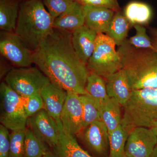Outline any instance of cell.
I'll return each mask as SVG.
<instances>
[{"instance_id": "cb8c5ba5", "label": "cell", "mask_w": 157, "mask_h": 157, "mask_svg": "<svg viewBox=\"0 0 157 157\" xmlns=\"http://www.w3.org/2000/svg\"><path fill=\"white\" fill-rule=\"evenodd\" d=\"M79 97L83 107V130L94 122L101 120L100 104L88 94L79 95Z\"/></svg>"}, {"instance_id": "83f0119b", "label": "cell", "mask_w": 157, "mask_h": 157, "mask_svg": "<svg viewBox=\"0 0 157 157\" xmlns=\"http://www.w3.org/2000/svg\"><path fill=\"white\" fill-rule=\"evenodd\" d=\"M133 27L136 30V34L134 36L126 39L128 43L136 48L155 51L151 39L147 35L145 27L136 25Z\"/></svg>"}, {"instance_id": "ba28073f", "label": "cell", "mask_w": 157, "mask_h": 157, "mask_svg": "<svg viewBox=\"0 0 157 157\" xmlns=\"http://www.w3.org/2000/svg\"><path fill=\"white\" fill-rule=\"evenodd\" d=\"M0 52L17 68L28 67L34 64V52L25 45L14 32L1 31Z\"/></svg>"}, {"instance_id": "5b68a950", "label": "cell", "mask_w": 157, "mask_h": 157, "mask_svg": "<svg viewBox=\"0 0 157 157\" xmlns=\"http://www.w3.org/2000/svg\"><path fill=\"white\" fill-rule=\"evenodd\" d=\"M116 44L106 34H98L92 55L87 62L90 73H94L104 79L122 69L121 62Z\"/></svg>"}, {"instance_id": "836d02e7", "label": "cell", "mask_w": 157, "mask_h": 157, "mask_svg": "<svg viewBox=\"0 0 157 157\" xmlns=\"http://www.w3.org/2000/svg\"><path fill=\"white\" fill-rule=\"evenodd\" d=\"M149 157H157V145L155 147L151 155Z\"/></svg>"}, {"instance_id": "8d00e7d4", "label": "cell", "mask_w": 157, "mask_h": 157, "mask_svg": "<svg viewBox=\"0 0 157 157\" xmlns=\"http://www.w3.org/2000/svg\"><path fill=\"white\" fill-rule=\"evenodd\" d=\"M28 1V0H23V1Z\"/></svg>"}, {"instance_id": "7402d4cb", "label": "cell", "mask_w": 157, "mask_h": 157, "mask_svg": "<svg viewBox=\"0 0 157 157\" xmlns=\"http://www.w3.org/2000/svg\"><path fill=\"white\" fill-rule=\"evenodd\" d=\"M132 27L121 11L115 12L105 34L113 40L116 45L120 46L126 40L129 31Z\"/></svg>"}, {"instance_id": "e575fe53", "label": "cell", "mask_w": 157, "mask_h": 157, "mask_svg": "<svg viewBox=\"0 0 157 157\" xmlns=\"http://www.w3.org/2000/svg\"><path fill=\"white\" fill-rule=\"evenodd\" d=\"M151 128L154 131L155 133L156 134L157 136V121L152 126Z\"/></svg>"}, {"instance_id": "4316f807", "label": "cell", "mask_w": 157, "mask_h": 157, "mask_svg": "<svg viewBox=\"0 0 157 157\" xmlns=\"http://www.w3.org/2000/svg\"><path fill=\"white\" fill-rule=\"evenodd\" d=\"M26 130H14L10 134L9 157H23Z\"/></svg>"}, {"instance_id": "9c48e42d", "label": "cell", "mask_w": 157, "mask_h": 157, "mask_svg": "<svg viewBox=\"0 0 157 157\" xmlns=\"http://www.w3.org/2000/svg\"><path fill=\"white\" fill-rule=\"evenodd\" d=\"M157 145V136L152 128L139 127L129 132L125 154L132 157H149Z\"/></svg>"}, {"instance_id": "e0dca14e", "label": "cell", "mask_w": 157, "mask_h": 157, "mask_svg": "<svg viewBox=\"0 0 157 157\" xmlns=\"http://www.w3.org/2000/svg\"><path fill=\"white\" fill-rule=\"evenodd\" d=\"M83 7L85 14V25L98 34L106 33L115 12L105 8Z\"/></svg>"}, {"instance_id": "30bf717a", "label": "cell", "mask_w": 157, "mask_h": 157, "mask_svg": "<svg viewBox=\"0 0 157 157\" xmlns=\"http://www.w3.org/2000/svg\"><path fill=\"white\" fill-rule=\"evenodd\" d=\"M27 125L48 147H52L58 142L59 131L57 124L44 109L29 117Z\"/></svg>"}, {"instance_id": "9a60e30c", "label": "cell", "mask_w": 157, "mask_h": 157, "mask_svg": "<svg viewBox=\"0 0 157 157\" xmlns=\"http://www.w3.org/2000/svg\"><path fill=\"white\" fill-rule=\"evenodd\" d=\"M98 34L85 25L72 33L74 50L78 58L86 65L94 49Z\"/></svg>"}, {"instance_id": "f1b7e54d", "label": "cell", "mask_w": 157, "mask_h": 157, "mask_svg": "<svg viewBox=\"0 0 157 157\" xmlns=\"http://www.w3.org/2000/svg\"><path fill=\"white\" fill-rule=\"evenodd\" d=\"M75 0H43L48 13L54 20L56 19L71 7Z\"/></svg>"}, {"instance_id": "44dd1931", "label": "cell", "mask_w": 157, "mask_h": 157, "mask_svg": "<svg viewBox=\"0 0 157 157\" xmlns=\"http://www.w3.org/2000/svg\"><path fill=\"white\" fill-rule=\"evenodd\" d=\"M123 14L133 27L136 25L144 26L148 24L152 13L150 7L146 3L132 2L126 6Z\"/></svg>"}, {"instance_id": "ffe728a7", "label": "cell", "mask_w": 157, "mask_h": 157, "mask_svg": "<svg viewBox=\"0 0 157 157\" xmlns=\"http://www.w3.org/2000/svg\"><path fill=\"white\" fill-rule=\"evenodd\" d=\"M20 5L17 0H0V29L14 32L16 29Z\"/></svg>"}, {"instance_id": "d6a6232c", "label": "cell", "mask_w": 157, "mask_h": 157, "mask_svg": "<svg viewBox=\"0 0 157 157\" xmlns=\"http://www.w3.org/2000/svg\"><path fill=\"white\" fill-rule=\"evenodd\" d=\"M149 33L154 48L157 52V29L151 28L149 29Z\"/></svg>"}, {"instance_id": "7c38bea8", "label": "cell", "mask_w": 157, "mask_h": 157, "mask_svg": "<svg viewBox=\"0 0 157 157\" xmlns=\"http://www.w3.org/2000/svg\"><path fill=\"white\" fill-rule=\"evenodd\" d=\"M44 104V109L52 117L58 125L61 124L60 115L67 92L57 85L50 82L40 92Z\"/></svg>"}, {"instance_id": "d6986e66", "label": "cell", "mask_w": 157, "mask_h": 157, "mask_svg": "<svg viewBox=\"0 0 157 157\" xmlns=\"http://www.w3.org/2000/svg\"><path fill=\"white\" fill-rule=\"evenodd\" d=\"M121 106L116 100L109 98L100 104L101 120L107 127L109 135L121 125Z\"/></svg>"}, {"instance_id": "484cf974", "label": "cell", "mask_w": 157, "mask_h": 157, "mask_svg": "<svg viewBox=\"0 0 157 157\" xmlns=\"http://www.w3.org/2000/svg\"><path fill=\"white\" fill-rule=\"evenodd\" d=\"M48 148L36 137L30 128H26L23 157H43Z\"/></svg>"}, {"instance_id": "4dcf8cb0", "label": "cell", "mask_w": 157, "mask_h": 157, "mask_svg": "<svg viewBox=\"0 0 157 157\" xmlns=\"http://www.w3.org/2000/svg\"><path fill=\"white\" fill-rule=\"evenodd\" d=\"M83 6L110 9L115 12L121 11L117 0H75Z\"/></svg>"}, {"instance_id": "2e32d148", "label": "cell", "mask_w": 157, "mask_h": 157, "mask_svg": "<svg viewBox=\"0 0 157 157\" xmlns=\"http://www.w3.org/2000/svg\"><path fill=\"white\" fill-rule=\"evenodd\" d=\"M107 95L124 107L132 92L126 73L123 69L108 76L105 79Z\"/></svg>"}, {"instance_id": "8992f818", "label": "cell", "mask_w": 157, "mask_h": 157, "mask_svg": "<svg viewBox=\"0 0 157 157\" xmlns=\"http://www.w3.org/2000/svg\"><path fill=\"white\" fill-rule=\"evenodd\" d=\"M29 118L22 98L6 82L0 85V122L11 131L25 128Z\"/></svg>"}, {"instance_id": "f546056e", "label": "cell", "mask_w": 157, "mask_h": 157, "mask_svg": "<svg viewBox=\"0 0 157 157\" xmlns=\"http://www.w3.org/2000/svg\"><path fill=\"white\" fill-rule=\"evenodd\" d=\"M26 114L29 118L44 109L43 100L40 93L28 97H21Z\"/></svg>"}, {"instance_id": "7a4b0ae2", "label": "cell", "mask_w": 157, "mask_h": 157, "mask_svg": "<svg viewBox=\"0 0 157 157\" xmlns=\"http://www.w3.org/2000/svg\"><path fill=\"white\" fill-rule=\"evenodd\" d=\"M132 90L157 88V52L136 48L127 40L117 51Z\"/></svg>"}, {"instance_id": "ac0fdd59", "label": "cell", "mask_w": 157, "mask_h": 157, "mask_svg": "<svg viewBox=\"0 0 157 157\" xmlns=\"http://www.w3.org/2000/svg\"><path fill=\"white\" fill-rule=\"evenodd\" d=\"M85 11L83 6L75 1L73 6L54 20V28L73 33L85 25Z\"/></svg>"}, {"instance_id": "3957f363", "label": "cell", "mask_w": 157, "mask_h": 157, "mask_svg": "<svg viewBox=\"0 0 157 157\" xmlns=\"http://www.w3.org/2000/svg\"><path fill=\"white\" fill-rule=\"evenodd\" d=\"M53 22L42 0L23 1L14 33L34 52L53 30Z\"/></svg>"}, {"instance_id": "4fadbf2b", "label": "cell", "mask_w": 157, "mask_h": 157, "mask_svg": "<svg viewBox=\"0 0 157 157\" xmlns=\"http://www.w3.org/2000/svg\"><path fill=\"white\" fill-rule=\"evenodd\" d=\"M59 137L58 142L48 147L43 157H93L79 146L75 136L58 126Z\"/></svg>"}, {"instance_id": "d590c367", "label": "cell", "mask_w": 157, "mask_h": 157, "mask_svg": "<svg viewBox=\"0 0 157 157\" xmlns=\"http://www.w3.org/2000/svg\"><path fill=\"white\" fill-rule=\"evenodd\" d=\"M123 157H132V156H130L128 155H127L125 154V155H124Z\"/></svg>"}, {"instance_id": "6da1fadb", "label": "cell", "mask_w": 157, "mask_h": 157, "mask_svg": "<svg viewBox=\"0 0 157 157\" xmlns=\"http://www.w3.org/2000/svg\"><path fill=\"white\" fill-rule=\"evenodd\" d=\"M72 33L54 28L34 51V64L51 82L67 92L87 94L86 86L90 72L74 50Z\"/></svg>"}, {"instance_id": "5bb4252c", "label": "cell", "mask_w": 157, "mask_h": 157, "mask_svg": "<svg viewBox=\"0 0 157 157\" xmlns=\"http://www.w3.org/2000/svg\"><path fill=\"white\" fill-rule=\"evenodd\" d=\"M82 131L83 140L90 149L99 155L107 151L109 146V133L102 121L94 122Z\"/></svg>"}, {"instance_id": "8fae6325", "label": "cell", "mask_w": 157, "mask_h": 157, "mask_svg": "<svg viewBox=\"0 0 157 157\" xmlns=\"http://www.w3.org/2000/svg\"><path fill=\"white\" fill-rule=\"evenodd\" d=\"M83 107L79 95L67 92L60 115L63 130L75 136L83 130Z\"/></svg>"}, {"instance_id": "52a82bcc", "label": "cell", "mask_w": 157, "mask_h": 157, "mask_svg": "<svg viewBox=\"0 0 157 157\" xmlns=\"http://www.w3.org/2000/svg\"><path fill=\"white\" fill-rule=\"evenodd\" d=\"M5 82L21 97H28L40 93L51 82L39 68L35 67L15 68L10 70Z\"/></svg>"}, {"instance_id": "603a6c76", "label": "cell", "mask_w": 157, "mask_h": 157, "mask_svg": "<svg viewBox=\"0 0 157 157\" xmlns=\"http://www.w3.org/2000/svg\"><path fill=\"white\" fill-rule=\"evenodd\" d=\"M86 90L100 104L109 98L107 95L106 80L95 73H90L87 78Z\"/></svg>"}, {"instance_id": "1f68e13d", "label": "cell", "mask_w": 157, "mask_h": 157, "mask_svg": "<svg viewBox=\"0 0 157 157\" xmlns=\"http://www.w3.org/2000/svg\"><path fill=\"white\" fill-rule=\"evenodd\" d=\"M10 134L9 129L0 125V157H9Z\"/></svg>"}, {"instance_id": "d4e9b609", "label": "cell", "mask_w": 157, "mask_h": 157, "mask_svg": "<svg viewBox=\"0 0 157 157\" xmlns=\"http://www.w3.org/2000/svg\"><path fill=\"white\" fill-rule=\"evenodd\" d=\"M128 136L121 125L109 135V157H123Z\"/></svg>"}, {"instance_id": "277c9868", "label": "cell", "mask_w": 157, "mask_h": 157, "mask_svg": "<svg viewBox=\"0 0 157 157\" xmlns=\"http://www.w3.org/2000/svg\"><path fill=\"white\" fill-rule=\"evenodd\" d=\"M122 126L128 133L134 128H151L157 121V88L132 90L124 106Z\"/></svg>"}]
</instances>
